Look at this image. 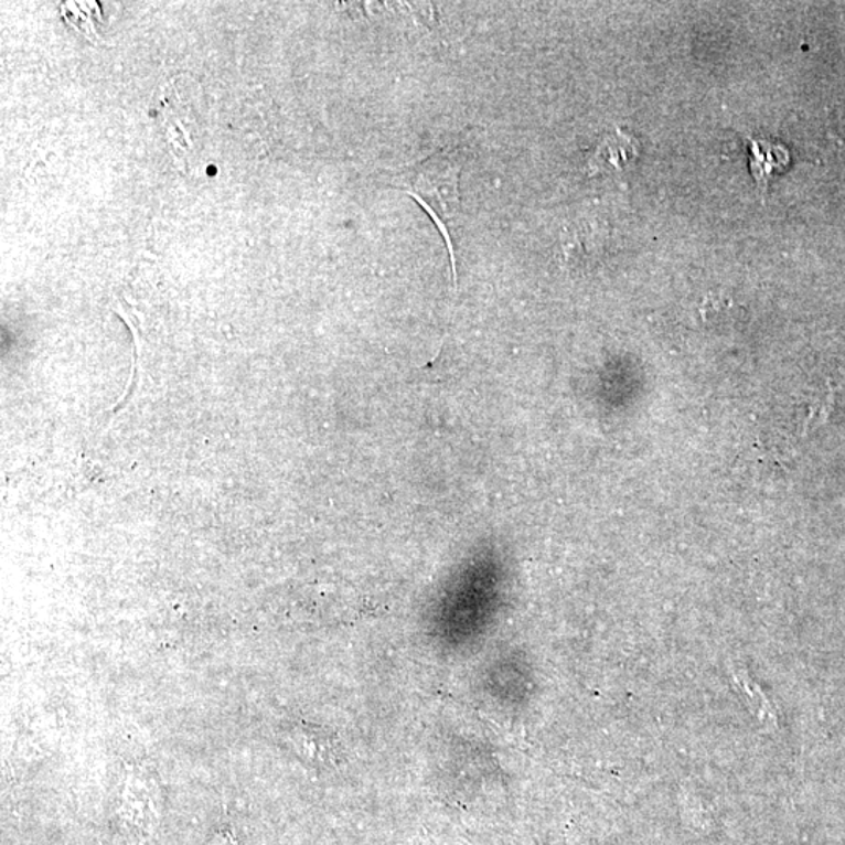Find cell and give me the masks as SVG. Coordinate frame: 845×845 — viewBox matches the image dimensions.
Returning <instances> with one entry per match:
<instances>
[{"label":"cell","mask_w":845,"mask_h":845,"mask_svg":"<svg viewBox=\"0 0 845 845\" xmlns=\"http://www.w3.org/2000/svg\"><path fill=\"white\" fill-rule=\"evenodd\" d=\"M462 156L458 151L437 152L413 167L404 168L392 178V183L410 194L431 215L442 232L456 278V257L452 249V231L461 215Z\"/></svg>","instance_id":"obj_1"},{"label":"cell","mask_w":845,"mask_h":845,"mask_svg":"<svg viewBox=\"0 0 845 845\" xmlns=\"http://www.w3.org/2000/svg\"><path fill=\"white\" fill-rule=\"evenodd\" d=\"M639 151H641V145L635 138L622 132V130H616V133L608 135L598 145L596 154L587 164V170H589V174L622 171L638 159Z\"/></svg>","instance_id":"obj_2"},{"label":"cell","mask_w":845,"mask_h":845,"mask_svg":"<svg viewBox=\"0 0 845 845\" xmlns=\"http://www.w3.org/2000/svg\"><path fill=\"white\" fill-rule=\"evenodd\" d=\"M750 170L759 186L766 189L769 179L789 164V151L783 145L768 140H749Z\"/></svg>","instance_id":"obj_3"}]
</instances>
